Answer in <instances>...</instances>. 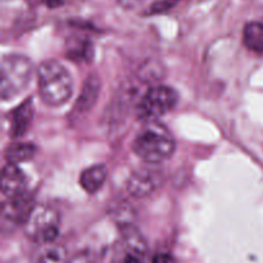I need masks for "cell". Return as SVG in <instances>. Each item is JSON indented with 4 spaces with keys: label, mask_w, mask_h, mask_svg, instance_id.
Wrapping results in <instances>:
<instances>
[{
    "label": "cell",
    "mask_w": 263,
    "mask_h": 263,
    "mask_svg": "<svg viewBox=\"0 0 263 263\" xmlns=\"http://www.w3.org/2000/svg\"><path fill=\"white\" fill-rule=\"evenodd\" d=\"M91 54V46L87 41H80L79 45H71L68 49V55L74 59H87Z\"/></svg>",
    "instance_id": "obj_17"
},
{
    "label": "cell",
    "mask_w": 263,
    "mask_h": 263,
    "mask_svg": "<svg viewBox=\"0 0 263 263\" xmlns=\"http://www.w3.org/2000/svg\"><path fill=\"white\" fill-rule=\"evenodd\" d=\"M26 176L17 164L7 163L3 168L2 193L5 199H14L26 194Z\"/></svg>",
    "instance_id": "obj_8"
},
{
    "label": "cell",
    "mask_w": 263,
    "mask_h": 263,
    "mask_svg": "<svg viewBox=\"0 0 263 263\" xmlns=\"http://www.w3.org/2000/svg\"><path fill=\"white\" fill-rule=\"evenodd\" d=\"M133 149L145 163L161 164L174 156L176 143L166 128L151 123L136 136Z\"/></svg>",
    "instance_id": "obj_2"
},
{
    "label": "cell",
    "mask_w": 263,
    "mask_h": 263,
    "mask_svg": "<svg viewBox=\"0 0 263 263\" xmlns=\"http://www.w3.org/2000/svg\"><path fill=\"white\" fill-rule=\"evenodd\" d=\"M176 90L166 85H154L149 87L136 104V117L143 122L153 123L174 109L177 104Z\"/></svg>",
    "instance_id": "obj_4"
},
{
    "label": "cell",
    "mask_w": 263,
    "mask_h": 263,
    "mask_svg": "<svg viewBox=\"0 0 263 263\" xmlns=\"http://www.w3.org/2000/svg\"><path fill=\"white\" fill-rule=\"evenodd\" d=\"M68 263H95L94 258H92L91 253L90 252H79L77 254H74Z\"/></svg>",
    "instance_id": "obj_18"
},
{
    "label": "cell",
    "mask_w": 263,
    "mask_h": 263,
    "mask_svg": "<svg viewBox=\"0 0 263 263\" xmlns=\"http://www.w3.org/2000/svg\"><path fill=\"white\" fill-rule=\"evenodd\" d=\"M163 184L161 171L152 168H139L130 175L127 180V192L136 199H144L153 194Z\"/></svg>",
    "instance_id": "obj_6"
},
{
    "label": "cell",
    "mask_w": 263,
    "mask_h": 263,
    "mask_svg": "<svg viewBox=\"0 0 263 263\" xmlns=\"http://www.w3.org/2000/svg\"><path fill=\"white\" fill-rule=\"evenodd\" d=\"M100 87H102V82H100L98 74L91 73L86 77L81 92H80V97L77 98L76 104H74V115L85 116L92 109V107L97 104Z\"/></svg>",
    "instance_id": "obj_9"
},
{
    "label": "cell",
    "mask_w": 263,
    "mask_h": 263,
    "mask_svg": "<svg viewBox=\"0 0 263 263\" xmlns=\"http://www.w3.org/2000/svg\"><path fill=\"white\" fill-rule=\"evenodd\" d=\"M107 167L104 164H95V166L82 171L81 176H80V184L85 192H87L89 194H94L104 185L105 180H107Z\"/></svg>",
    "instance_id": "obj_10"
},
{
    "label": "cell",
    "mask_w": 263,
    "mask_h": 263,
    "mask_svg": "<svg viewBox=\"0 0 263 263\" xmlns=\"http://www.w3.org/2000/svg\"><path fill=\"white\" fill-rule=\"evenodd\" d=\"M123 263H146L145 257L135 256V254H127Z\"/></svg>",
    "instance_id": "obj_21"
},
{
    "label": "cell",
    "mask_w": 263,
    "mask_h": 263,
    "mask_svg": "<svg viewBox=\"0 0 263 263\" xmlns=\"http://www.w3.org/2000/svg\"><path fill=\"white\" fill-rule=\"evenodd\" d=\"M153 263H176L170 254H158L153 259Z\"/></svg>",
    "instance_id": "obj_20"
},
{
    "label": "cell",
    "mask_w": 263,
    "mask_h": 263,
    "mask_svg": "<svg viewBox=\"0 0 263 263\" xmlns=\"http://www.w3.org/2000/svg\"><path fill=\"white\" fill-rule=\"evenodd\" d=\"M36 153V146L31 143H14L9 145L5 152V158L8 163L18 164L21 162L28 161Z\"/></svg>",
    "instance_id": "obj_15"
},
{
    "label": "cell",
    "mask_w": 263,
    "mask_h": 263,
    "mask_svg": "<svg viewBox=\"0 0 263 263\" xmlns=\"http://www.w3.org/2000/svg\"><path fill=\"white\" fill-rule=\"evenodd\" d=\"M32 100L27 99L25 103L20 105L18 108H15L13 110L12 115V126H10V133L12 136L18 138V136H22L23 134L27 130L28 125H30L31 120H32Z\"/></svg>",
    "instance_id": "obj_11"
},
{
    "label": "cell",
    "mask_w": 263,
    "mask_h": 263,
    "mask_svg": "<svg viewBox=\"0 0 263 263\" xmlns=\"http://www.w3.org/2000/svg\"><path fill=\"white\" fill-rule=\"evenodd\" d=\"M68 254L64 247L49 246L41 252L36 263H68Z\"/></svg>",
    "instance_id": "obj_16"
},
{
    "label": "cell",
    "mask_w": 263,
    "mask_h": 263,
    "mask_svg": "<svg viewBox=\"0 0 263 263\" xmlns=\"http://www.w3.org/2000/svg\"><path fill=\"white\" fill-rule=\"evenodd\" d=\"M110 217L120 229L135 225V210L126 200H121L113 204L110 208Z\"/></svg>",
    "instance_id": "obj_14"
},
{
    "label": "cell",
    "mask_w": 263,
    "mask_h": 263,
    "mask_svg": "<svg viewBox=\"0 0 263 263\" xmlns=\"http://www.w3.org/2000/svg\"><path fill=\"white\" fill-rule=\"evenodd\" d=\"M37 87L41 100L46 105L61 107L72 97L73 79L63 64L46 61L37 69Z\"/></svg>",
    "instance_id": "obj_1"
},
{
    "label": "cell",
    "mask_w": 263,
    "mask_h": 263,
    "mask_svg": "<svg viewBox=\"0 0 263 263\" xmlns=\"http://www.w3.org/2000/svg\"><path fill=\"white\" fill-rule=\"evenodd\" d=\"M243 43L251 51L263 54V23L248 22L243 30Z\"/></svg>",
    "instance_id": "obj_13"
},
{
    "label": "cell",
    "mask_w": 263,
    "mask_h": 263,
    "mask_svg": "<svg viewBox=\"0 0 263 263\" xmlns=\"http://www.w3.org/2000/svg\"><path fill=\"white\" fill-rule=\"evenodd\" d=\"M2 84L0 94L3 100L17 97L27 87L32 76V63L21 54H8L2 59Z\"/></svg>",
    "instance_id": "obj_3"
},
{
    "label": "cell",
    "mask_w": 263,
    "mask_h": 263,
    "mask_svg": "<svg viewBox=\"0 0 263 263\" xmlns=\"http://www.w3.org/2000/svg\"><path fill=\"white\" fill-rule=\"evenodd\" d=\"M23 229L27 238L35 243L51 244L58 238L61 216L50 205H36L31 211Z\"/></svg>",
    "instance_id": "obj_5"
},
{
    "label": "cell",
    "mask_w": 263,
    "mask_h": 263,
    "mask_svg": "<svg viewBox=\"0 0 263 263\" xmlns=\"http://www.w3.org/2000/svg\"><path fill=\"white\" fill-rule=\"evenodd\" d=\"M121 233H122L125 248L127 249V254H135V256L146 257L148 249H146L145 240H144L140 231L135 228V225L121 229Z\"/></svg>",
    "instance_id": "obj_12"
},
{
    "label": "cell",
    "mask_w": 263,
    "mask_h": 263,
    "mask_svg": "<svg viewBox=\"0 0 263 263\" xmlns=\"http://www.w3.org/2000/svg\"><path fill=\"white\" fill-rule=\"evenodd\" d=\"M176 2H179V0H166V2L163 0L161 3H157L156 5L152 7V12H163V10H167V8L176 4Z\"/></svg>",
    "instance_id": "obj_19"
},
{
    "label": "cell",
    "mask_w": 263,
    "mask_h": 263,
    "mask_svg": "<svg viewBox=\"0 0 263 263\" xmlns=\"http://www.w3.org/2000/svg\"><path fill=\"white\" fill-rule=\"evenodd\" d=\"M31 199L27 195L5 199L2 205V230L3 233L13 231L18 226H23L32 211Z\"/></svg>",
    "instance_id": "obj_7"
}]
</instances>
